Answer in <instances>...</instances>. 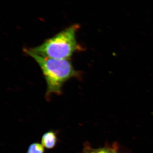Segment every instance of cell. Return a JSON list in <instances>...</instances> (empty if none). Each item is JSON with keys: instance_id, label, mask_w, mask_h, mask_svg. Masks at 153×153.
I'll list each match as a JSON object with an SVG mask.
<instances>
[{"instance_id": "cell-1", "label": "cell", "mask_w": 153, "mask_h": 153, "mask_svg": "<svg viewBox=\"0 0 153 153\" xmlns=\"http://www.w3.org/2000/svg\"><path fill=\"white\" fill-rule=\"evenodd\" d=\"M24 51L32 57L41 68L47 83L45 98L47 100L51 98L53 94L60 95L63 84L68 79L80 76L69 59L43 57L31 52L28 48H24Z\"/></svg>"}, {"instance_id": "cell-2", "label": "cell", "mask_w": 153, "mask_h": 153, "mask_svg": "<svg viewBox=\"0 0 153 153\" xmlns=\"http://www.w3.org/2000/svg\"><path fill=\"white\" fill-rule=\"evenodd\" d=\"M78 28V25H72L47 39L41 45L28 49L43 57L70 60L74 53L84 50L76 40Z\"/></svg>"}, {"instance_id": "cell-3", "label": "cell", "mask_w": 153, "mask_h": 153, "mask_svg": "<svg viewBox=\"0 0 153 153\" xmlns=\"http://www.w3.org/2000/svg\"><path fill=\"white\" fill-rule=\"evenodd\" d=\"M57 143V135L54 132H47L42 136L41 144L46 149H53L56 146Z\"/></svg>"}, {"instance_id": "cell-4", "label": "cell", "mask_w": 153, "mask_h": 153, "mask_svg": "<svg viewBox=\"0 0 153 153\" xmlns=\"http://www.w3.org/2000/svg\"><path fill=\"white\" fill-rule=\"evenodd\" d=\"M83 153H118V152L116 146L111 147H105L97 149H91L88 147Z\"/></svg>"}, {"instance_id": "cell-5", "label": "cell", "mask_w": 153, "mask_h": 153, "mask_svg": "<svg viewBox=\"0 0 153 153\" xmlns=\"http://www.w3.org/2000/svg\"><path fill=\"white\" fill-rule=\"evenodd\" d=\"M44 147L42 144L33 143L28 148L27 153H44Z\"/></svg>"}]
</instances>
